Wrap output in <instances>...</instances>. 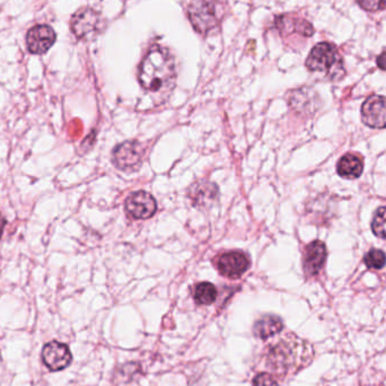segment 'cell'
I'll return each mask as SVG.
<instances>
[{"instance_id": "6da1fadb", "label": "cell", "mask_w": 386, "mask_h": 386, "mask_svg": "<svg viewBox=\"0 0 386 386\" xmlns=\"http://www.w3.org/2000/svg\"><path fill=\"white\" fill-rule=\"evenodd\" d=\"M176 59L166 47L155 45L140 62L138 79L144 91L159 98V102L167 100L176 85Z\"/></svg>"}, {"instance_id": "7a4b0ae2", "label": "cell", "mask_w": 386, "mask_h": 386, "mask_svg": "<svg viewBox=\"0 0 386 386\" xmlns=\"http://www.w3.org/2000/svg\"><path fill=\"white\" fill-rule=\"evenodd\" d=\"M306 67L312 72H322L330 81H338L346 76L345 64L338 47L329 42L315 45L306 59Z\"/></svg>"}, {"instance_id": "3957f363", "label": "cell", "mask_w": 386, "mask_h": 386, "mask_svg": "<svg viewBox=\"0 0 386 386\" xmlns=\"http://www.w3.org/2000/svg\"><path fill=\"white\" fill-rule=\"evenodd\" d=\"M225 13L226 7L220 0H191L188 6V17L192 26L205 36L220 28Z\"/></svg>"}, {"instance_id": "277c9868", "label": "cell", "mask_w": 386, "mask_h": 386, "mask_svg": "<svg viewBox=\"0 0 386 386\" xmlns=\"http://www.w3.org/2000/svg\"><path fill=\"white\" fill-rule=\"evenodd\" d=\"M106 23L100 11L84 7L76 11L70 22V28L76 38L84 41H92L106 31Z\"/></svg>"}, {"instance_id": "5b68a950", "label": "cell", "mask_w": 386, "mask_h": 386, "mask_svg": "<svg viewBox=\"0 0 386 386\" xmlns=\"http://www.w3.org/2000/svg\"><path fill=\"white\" fill-rule=\"evenodd\" d=\"M144 156V146L137 140H129L115 147L112 154V159L119 170L132 172L140 169Z\"/></svg>"}, {"instance_id": "8992f818", "label": "cell", "mask_w": 386, "mask_h": 386, "mask_svg": "<svg viewBox=\"0 0 386 386\" xmlns=\"http://www.w3.org/2000/svg\"><path fill=\"white\" fill-rule=\"evenodd\" d=\"M188 197L191 200L192 206L207 210L220 199V189L210 181L199 180L190 186Z\"/></svg>"}, {"instance_id": "52a82bcc", "label": "cell", "mask_w": 386, "mask_h": 386, "mask_svg": "<svg viewBox=\"0 0 386 386\" xmlns=\"http://www.w3.org/2000/svg\"><path fill=\"white\" fill-rule=\"evenodd\" d=\"M250 267V260L241 251L226 252L218 258L217 269L226 278L237 279L242 277Z\"/></svg>"}, {"instance_id": "ba28073f", "label": "cell", "mask_w": 386, "mask_h": 386, "mask_svg": "<svg viewBox=\"0 0 386 386\" xmlns=\"http://www.w3.org/2000/svg\"><path fill=\"white\" fill-rule=\"evenodd\" d=\"M125 208L127 214L134 220H148L155 215L157 203L148 192L137 191L125 200Z\"/></svg>"}, {"instance_id": "9c48e42d", "label": "cell", "mask_w": 386, "mask_h": 386, "mask_svg": "<svg viewBox=\"0 0 386 386\" xmlns=\"http://www.w3.org/2000/svg\"><path fill=\"white\" fill-rule=\"evenodd\" d=\"M361 119L370 128H386V98L373 95L365 101L361 108Z\"/></svg>"}, {"instance_id": "30bf717a", "label": "cell", "mask_w": 386, "mask_h": 386, "mask_svg": "<svg viewBox=\"0 0 386 386\" xmlns=\"http://www.w3.org/2000/svg\"><path fill=\"white\" fill-rule=\"evenodd\" d=\"M42 361L49 370L58 372L72 364V356L67 345L62 342L51 341L43 347Z\"/></svg>"}, {"instance_id": "8fae6325", "label": "cell", "mask_w": 386, "mask_h": 386, "mask_svg": "<svg viewBox=\"0 0 386 386\" xmlns=\"http://www.w3.org/2000/svg\"><path fill=\"white\" fill-rule=\"evenodd\" d=\"M56 33L49 25H36L28 32L26 45L33 55H43L56 42Z\"/></svg>"}, {"instance_id": "7c38bea8", "label": "cell", "mask_w": 386, "mask_h": 386, "mask_svg": "<svg viewBox=\"0 0 386 386\" xmlns=\"http://www.w3.org/2000/svg\"><path fill=\"white\" fill-rule=\"evenodd\" d=\"M276 28H278L281 35L288 36L290 34H300L305 38H311L315 30L309 21L293 14L280 15L276 18Z\"/></svg>"}, {"instance_id": "4fadbf2b", "label": "cell", "mask_w": 386, "mask_h": 386, "mask_svg": "<svg viewBox=\"0 0 386 386\" xmlns=\"http://www.w3.org/2000/svg\"><path fill=\"white\" fill-rule=\"evenodd\" d=\"M288 103L298 113H314L319 106V98L314 89L303 87L290 92Z\"/></svg>"}, {"instance_id": "5bb4252c", "label": "cell", "mask_w": 386, "mask_h": 386, "mask_svg": "<svg viewBox=\"0 0 386 386\" xmlns=\"http://www.w3.org/2000/svg\"><path fill=\"white\" fill-rule=\"evenodd\" d=\"M327 260V247L321 241H314L307 245L304 251V271L309 277L319 275Z\"/></svg>"}, {"instance_id": "9a60e30c", "label": "cell", "mask_w": 386, "mask_h": 386, "mask_svg": "<svg viewBox=\"0 0 386 386\" xmlns=\"http://www.w3.org/2000/svg\"><path fill=\"white\" fill-rule=\"evenodd\" d=\"M290 344L281 341L273 348L269 355L270 366L276 370H288L294 365V355L292 356Z\"/></svg>"}, {"instance_id": "2e32d148", "label": "cell", "mask_w": 386, "mask_h": 386, "mask_svg": "<svg viewBox=\"0 0 386 386\" xmlns=\"http://www.w3.org/2000/svg\"><path fill=\"white\" fill-rule=\"evenodd\" d=\"M363 170H364V161L356 154H347L340 159L336 165L338 174L341 178H349V180L358 178Z\"/></svg>"}, {"instance_id": "e0dca14e", "label": "cell", "mask_w": 386, "mask_h": 386, "mask_svg": "<svg viewBox=\"0 0 386 386\" xmlns=\"http://www.w3.org/2000/svg\"><path fill=\"white\" fill-rule=\"evenodd\" d=\"M283 329L280 317L276 315H266L256 321L253 327V334L260 339H268L270 336L279 334Z\"/></svg>"}, {"instance_id": "ac0fdd59", "label": "cell", "mask_w": 386, "mask_h": 386, "mask_svg": "<svg viewBox=\"0 0 386 386\" xmlns=\"http://www.w3.org/2000/svg\"><path fill=\"white\" fill-rule=\"evenodd\" d=\"M193 297L199 305H210L217 298L216 287L210 283H200L195 286Z\"/></svg>"}, {"instance_id": "d6986e66", "label": "cell", "mask_w": 386, "mask_h": 386, "mask_svg": "<svg viewBox=\"0 0 386 386\" xmlns=\"http://www.w3.org/2000/svg\"><path fill=\"white\" fill-rule=\"evenodd\" d=\"M372 231L380 239H386V207L376 210L373 218Z\"/></svg>"}, {"instance_id": "ffe728a7", "label": "cell", "mask_w": 386, "mask_h": 386, "mask_svg": "<svg viewBox=\"0 0 386 386\" xmlns=\"http://www.w3.org/2000/svg\"><path fill=\"white\" fill-rule=\"evenodd\" d=\"M364 261L368 268L382 269L386 264L385 253L383 251L373 249L365 256Z\"/></svg>"}, {"instance_id": "44dd1931", "label": "cell", "mask_w": 386, "mask_h": 386, "mask_svg": "<svg viewBox=\"0 0 386 386\" xmlns=\"http://www.w3.org/2000/svg\"><path fill=\"white\" fill-rule=\"evenodd\" d=\"M361 8L367 11H383L386 7V0H356Z\"/></svg>"}, {"instance_id": "7402d4cb", "label": "cell", "mask_w": 386, "mask_h": 386, "mask_svg": "<svg viewBox=\"0 0 386 386\" xmlns=\"http://www.w3.org/2000/svg\"><path fill=\"white\" fill-rule=\"evenodd\" d=\"M253 386H279L278 382L268 373H261L253 380Z\"/></svg>"}, {"instance_id": "603a6c76", "label": "cell", "mask_w": 386, "mask_h": 386, "mask_svg": "<svg viewBox=\"0 0 386 386\" xmlns=\"http://www.w3.org/2000/svg\"><path fill=\"white\" fill-rule=\"evenodd\" d=\"M94 142L95 131H93L92 134L89 135V137H87L86 140H85V142L81 144V149L85 150V153H86V152H89V150L93 147V144H94Z\"/></svg>"}, {"instance_id": "cb8c5ba5", "label": "cell", "mask_w": 386, "mask_h": 386, "mask_svg": "<svg viewBox=\"0 0 386 386\" xmlns=\"http://www.w3.org/2000/svg\"><path fill=\"white\" fill-rule=\"evenodd\" d=\"M376 64H378V67L380 69L384 70L386 72V52H382L380 56L376 59Z\"/></svg>"}, {"instance_id": "d4e9b609", "label": "cell", "mask_w": 386, "mask_h": 386, "mask_svg": "<svg viewBox=\"0 0 386 386\" xmlns=\"http://www.w3.org/2000/svg\"><path fill=\"white\" fill-rule=\"evenodd\" d=\"M5 225H6L5 218H1V220H0V239H1V237H3L4 227H5Z\"/></svg>"}]
</instances>
